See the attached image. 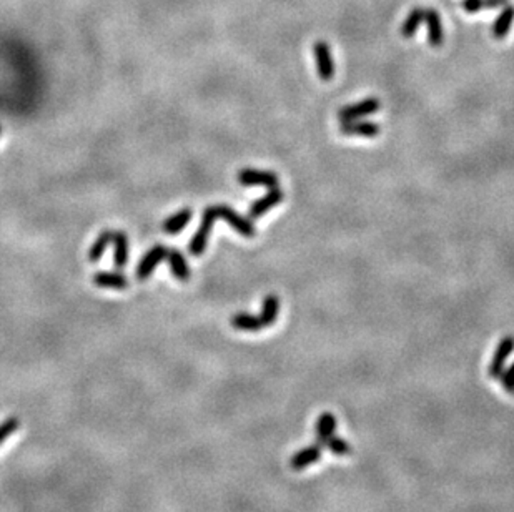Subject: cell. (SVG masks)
Masks as SVG:
<instances>
[{
	"instance_id": "obj_1",
	"label": "cell",
	"mask_w": 514,
	"mask_h": 512,
	"mask_svg": "<svg viewBox=\"0 0 514 512\" xmlns=\"http://www.w3.org/2000/svg\"><path fill=\"white\" fill-rule=\"evenodd\" d=\"M211 209H214L216 218L225 220L227 223L230 225L235 231H238L242 236L251 238V236H255V233H257L253 221L242 216L238 212H235L233 208L228 207V205H214Z\"/></svg>"
},
{
	"instance_id": "obj_2",
	"label": "cell",
	"mask_w": 514,
	"mask_h": 512,
	"mask_svg": "<svg viewBox=\"0 0 514 512\" xmlns=\"http://www.w3.org/2000/svg\"><path fill=\"white\" fill-rule=\"evenodd\" d=\"M216 216L214 213V209H211V207L205 208L203 212V216H202V223H200V228L196 230L195 235H193L192 242H190V253L193 256H202L205 248H207V243H208V238H210L211 235V230H214V223H215Z\"/></svg>"
},
{
	"instance_id": "obj_3",
	"label": "cell",
	"mask_w": 514,
	"mask_h": 512,
	"mask_svg": "<svg viewBox=\"0 0 514 512\" xmlns=\"http://www.w3.org/2000/svg\"><path fill=\"white\" fill-rule=\"evenodd\" d=\"M313 55L316 60V70H318L320 79L323 81H330L335 77V62L331 55L330 45L324 40L315 42L313 45Z\"/></svg>"
},
{
	"instance_id": "obj_4",
	"label": "cell",
	"mask_w": 514,
	"mask_h": 512,
	"mask_svg": "<svg viewBox=\"0 0 514 512\" xmlns=\"http://www.w3.org/2000/svg\"><path fill=\"white\" fill-rule=\"evenodd\" d=\"M381 103L380 100L374 99V97H370V99L361 100V102L353 103V105H346L343 107L342 110L338 112V118L339 122H351V120H359L363 116H368L376 114L380 110Z\"/></svg>"
},
{
	"instance_id": "obj_5",
	"label": "cell",
	"mask_w": 514,
	"mask_h": 512,
	"mask_svg": "<svg viewBox=\"0 0 514 512\" xmlns=\"http://www.w3.org/2000/svg\"><path fill=\"white\" fill-rule=\"evenodd\" d=\"M238 181L245 186L260 185L265 186V188H275V186H280V178H278L277 173L255 168L242 170V172L238 173Z\"/></svg>"
},
{
	"instance_id": "obj_6",
	"label": "cell",
	"mask_w": 514,
	"mask_h": 512,
	"mask_svg": "<svg viewBox=\"0 0 514 512\" xmlns=\"http://www.w3.org/2000/svg\"><path fill=\"white\" fill-rule=\"evenodd\" d=\"M513 351H514V336H504L500 341V344H498L496 351H494L493 361H491V364L488 368L489 378L500 379L502 371H504L506 361H508Z\"/></svg>"
},
{
	"instance_id": "obj_7",
	"label": "cell",
	"mask_w": 514,
	"mask_h": 512,
	"mask_svg": "<svg viewBox=\"0 0 514 512\" xmlns=\"http://www.w3.org/2000/svg\"><path fill=\"white\" fill-rule=\"evenodd\" d=\"M339 131L345 137H363L374 138L380 135V125L368 120H351V122H339Z\"/></svg>"
},
{
	"instance_id": "obj_8",
	"label": "cell",
	"mask_w": 514,
	"mask_h": 512,
	"mask_svg": "<svg viewBox=\"0 0 514 512\" xmlns=\"http://www.w3.org/2000/svg\"><path fill=\"white\" fill-rule=\"evenodd\" d=\"M283 198H285V195H283V192H281L280 186L270 188V192L266 193V195L260 196L258 200H255L253 203H251V207L248 209L250 218L255 220V218H260V216H264L265 213H268L273 207L280 205L281 201H283Z\"/></svg>"
},
{
	"instance_id": "obj_9",
	"label": "cell",
	"mask_w": 514,
	"mask_h": 512,
	"mask_svg": "<svg viewBox=\"0 0 514 512\" xmlns=\"http://www.w3.org/2000/svg\"><path fill=\"white\" fill-rule=\"evenodd\" d=\"M167 251L168 250L164 246V244H155V246H153L152 250H150L149 253L140 259V263H138V268H137L138 279L149 278L150 274L153 273V270H155V268L160 265L165 258H167Z\"/></svg>"
},
{
	"instance_id": "obj_10",
	"label": "cell",
	"mask_w": 514,
	"mask_h": 512,
	"mask_svg": "<svg viewBox=\"0 0 514 512\" xmlns=\"http://www.w3.org/2000/svg\"><path fill=\"white\" fill-rule=\"evenodd\" d=\"M322 444H311L308 446V448L300 449V451H296L292 456V459H290V468H292L293 471H303L308 465L318 463V461L322 459Z\"/></svg>"
},
{
	"instance_id": "obj_11",
	"label": "cell",
	"mask_w": 514,
	"mask_h": 512,
	"mask_svg": "<svg viewBox=\"0 0 514 512\" xmlns=\"http://www.w3.org/2000/svg\"><path fill=\"white\" fill-rule=\"evenodd\" d=\"M424 22L428 25V40L431 47H441L444 42V32L439 14L433 9H424Z\"/></svg>"
},
{
	"instance_id": "obj_12",
	"label": "cell",
	"mask_w": 514,
	"mask_h": 512,
	"mask_svg": "<svg viewBox=\"0 0 514 512\" xmlns=\"http://www.w3.org/2000/svg\"><path fill=\"white\" fill-rule=\"evenodd\" d=\"M167 259H168V265H170V270H172L173 277H175L177 279H180V281H188V278H190V268H188L187 258H185L179 250L170 248V250L167 251Z\"/></svg>"
},
{
	"instance_id": "obj_13",
	"label": "cell",
	"mask_w": 514,
	"mask_h": 512,
	"mask_svg": "<svg viewBox=\"0 0 514 512\" xmlns=\"http://www.w3.org/2000/svg\"><path fill=\"white\" fill-rule=\"evenodd\" d=\"M514 22V5L506 3L502 7L501 14L498 15L496 21L493 23V37L494 38H504L511 30V25Z\"/></svg>"
},
{
	"instance_id": "obj_14",
	"label": "cell",
	"mask_w": 514,
	"mask_h": 512,
	"mask_svg": "<svg viewBox=\"0 0 514 512\" xmlns=\"http://www.w3.org/2000/svg\"><path fill=\"white\" fill-rule=\"evenodd\" d=\"M112 243H114V263L117 268H123L129 259V238L123 231H115L112 235Z\"/></svg>"
},
{
	"instance_id": "obj_15",
	"label": "cell",
	"mask_w": 514,
	"mask_h": 512,
	"mask_svg": "<svg viewBox=\"0 0 514 512\" xmlns=\"http://www.w3.org/2000/svg\"><path fill=\"white\" fill-rule=\"evenodd\" d=\"M230 324L233 326L235 329H240V331H250V333L260 331V329L265 328L264 323H261L260 316H253V314H248V313L233 314L230 320Z\"/></svg>"
},
{
	"instance_id": "obj_16",
	"label": "cell",
	"mask_w": 514,
	"mask_h": 512,
	"mask_svg": "<svg viewBox=\"0 0 514 512\" xmlns=\"http://www.w3.org/2000/svg\"><path fill=\"white\" fill-rule=\"evenodd\" d=\"M278 314H280V298L275 296V294H268L265 296L264 303H261V313H260V320L264 326H272L275 324V321L278 320Z\"/></svg>"
},
{
	"instance_id": "obj_17",
	"label": "cell",
	"mask_w": 514,
	"mask_h": 512,
	"mask_svg": "<svg viewBox=\"0 0 514 512\" xmlns=\"http://www.w3.org/2000/svg\"><path fill=\"white\" fill-rule=\"evenodd\" d=\"M94 281L100 288H115L123 290L129 286V281L122 273H110V271H100L94 277Z\"/></svg>"
},
{
	"instance_id": "obj_18",
	"label": "cell",
	"mask_w": 514,
	"mask_h": 512,
	"mask_svg": "<svg viewBox=\"0 0 514 512\" xmlns=\"http://www.w3.org/2000/svg\"><path fill=\"white\" fill-rule=\"evenodd\" d=\"M190 220H192V209L190 208L180 209L179 213H175V215L170 216V218L164 221V231L168 233V235H177V233H180L185 227H187Z\"/></svg>"
},
{
	"instance_id": "obj_19",
	"label": "cell",
	"mask_w": 514,
	"mask_h": 512,
	"mask_svg": "<svg viewBox=\"0 0 514 512\" xmlns=\"http://www.w3.org/2000/svg\"><path fill=\"white\" fill-rule=\"evenodd\" d=\"M336 431V418L333 413H330V411H324V413L320 414L318 421H316L315 424V434L318 439H323V437H328L331 436V434H335Z\"/></svg>"
},
{
	"instance_id": "obj_20",
	"label": "cell",
	"mask_w": 514,
	"mask_h": 512,
	"mask_svg": "<svg viewBox=\"0 0 514 512\" xmlns=\"http://www.w3.org/2000/svg\"><path fill=\"white\" fill-rule=\"evenodd\" d=\"M318 444H322L323 448H328L331 452L336 454V456H350L351 454V446L348 444V441L336 436V434H331V436L318 439Z\"/></svg>"
},
{
	"instance_id": "obj_21",
	"label": "cell",
	"mask_w": 514,
	"mask_h": 512,
	"mask_svg": "<svg viewBox=\"0 0 514 512\" xmlns=\"http://www.w3.org/2000/svg\"><path fill=\"white\" fill-rule=\"evenodd\" d=\"M424 21V9H413L408 14L407 21L403 22V27H401V35L404 38L413 37L416 34V30L420 29L421 22Z\"/></svg>"
},
{
	"instance_id": "obj_22",
	"label": "cell",
	"mask_w": 514,
	"mask_h": 512,
	"mask_svg": "<svg viewBox=\"0 0 514 512\" xmlns=\"http://www.w3.org/2000/svg\"><path fill=\"white\" fill-rule=\"evenodd\" d=\"M509 0H463V9L470 14L483 9H496V7H504Z\"/></svg>"
},
{
	"instance_id": "obj_23",
	"label": "cell",
	"mask_w": 514,
	"mask_h": 512,
	"mask_svg": "<svg viewBox=\"0 0 514 512\" xmlns=\"http://www.w3.org/2000/svg\"><path fill=\"white\" fill-rule=\"evenodd\" d=\"M112 235H114L112 231L100 233V236L97 238V242L92 244L90 251H88V259H90V261H99V259L102 258L103 251H105L108 244L112 243Z\"/></svg>"
},
{
	"instance_id": "obj_24",
	"label": "cell",
	"mask_w": 514,
	"mask_h": 512,
	"mask_svg": "<svg viewBox=\"0 0 514 512\" xmlns=\"http://www.w3.org/2000/svg\"><path fill=\"white\" fill-rule=\"evenodd\" d=\"M17 428H18V419L17 418L5 419V421L0 424V444H2V442L5 441L7 437L10 436V434H14L15 431H17Z\"/></svg>"
},
{
	"instance_id": "obj_25",
	"label": "cell",
	"mask_w": 514,
	"mask_h": 512,
	"mask_svg": "<svg viewBox=\"0 0 514 512\" xmlns=\"http://www.w3.org/2000/svg\"><path fill=\"white\" fill-rule=\"evenodd\" d=\"M500 379H501L502 387H504L508 393H513V391H514V363L508 368V370L502 371Z\"/></svg>"
},
{
	"instance_id": "obj_26",
	"label": "cell",
	"mask_w": 514,
	"mask_h": 512,
	"mask_svg": "<svg viewBox=\"0 0 514 512\" xmlns=\"http://www.w3.org/2000/svg\"><path fill=\"white\" fill-rule=\"evenodd\" d=\"M511 394H514V391H513V393H511Z\"/></svg>"
},
{
	"instance_id": "obj_27",
	"label": "cell",
	"mask_w": 514,
	"mask_h": 512,
	"mask_svg": "<svg viewBox=\"0 0 514 512\" xmlns=\"http://www.w3.org/2000/svg\"><path fill=\"white\" fill-rule=\"evenodd\" d=\"M0 131H2V130H0Z\"/></svg>"
}]
</instances>
